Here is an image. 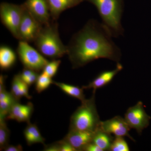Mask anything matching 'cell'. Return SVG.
I'll list each match as a JSON object with an SVG mask.
<instances>
[{"label":"cell","mask_w":151,"mask_h":151,"mask_svg":"<svg viewBox=\"0 0 151 151\" xmlns=\"http://www.w3.org/2000/svg\"><path fill=\"white\" fill-rule=\"evenodd\" d=\"M43 151H60L59 142L52 143L50 145H45L44 147Z\"/></svg>","instance_id":"4316f807"},{"label":"cell","mask_w":151,"mask_h":151,"mask_svg":"<svg viewBox=\"0 0 151 151\" xmlns=\"http://www.w3.org/2000/svg\"><path fill=\"white\" fill-rule=\"evenodd\" d=\"M123 68V65L120 63H117L115 69L101 72L89 84L82 86V88L84 89H92L93 92H96L97 89L104 87L109 84Z\"/></svg>","instance_id":"4fadbf2b"},{"label":"cell","mask_w":151,"mask_h":151,"mask_svg":"<svg viewBox=\"0 0 151 151\" xmlns=\"http://www.w3.org/2000/svg\"><path fill=\"white\" fill-rule=\"evenodd\" d=\"M24 132L26 141L29 146L36 143L45 144V139L41 134L39 129L35 124H32L30 122L27 123Z\"/></svg>","instance_id":"e0dca14e"},{"label":"cell","mask_w":151,"mask_h":151,"mask_svg":"<svg viewBox=\"0 0 151 151\" xmlns=\"http://www.w3.org/2000/svg\"><path fill=\"white\" fill-rule=\"evenodd\" d=\"M5 77L0 76V120H6L12 107L19 100L11 92L6 90L5 85Z\"/></svg>","instance_id":"7c38bea8"},{"label":"cell","mask_w":151,"mask_h":151,"mask_svg":"<svg viewBox=\"0 0 151 151\" xmlns=\"http://www.w3.org/2000/svg\"><path fill=\"white\" fill-rule=\"evenodd\" d=\"M25 6L2 2L0 5L1 21L15 38L19 40V31Z\"/></svg>","instance_id":"5b68a950"},{"label":"cell","mask_w":151,"mask_h":151,"mask_svg":"<svg viewBox=\"0 0 151 151\" xmlns=\"http://www.w3.org/2000/svg\"><path fill=\"white\" fill-rule=\"evenodd\" d=\"M51 18L58 19L60 14L68 9L78 6L84 0H47Z\"/></svg>","instance_id":"9a60e30c"},{"label":"cell","mask_w":151,"mask_h":151,"mask_svg":"<svg viewBox=\"0 0 151 151\" xmlns=\"http://www.w3.org/2000/svg\"><path fill=\"white\" fill-rule=\"evenodd\" d=\"M100 117L95 103V92L92 97L81 102L70 117L69 130L94 132L100 128Z\"/></svg>","instance_id":"277c9868"},{"label":"cell","mask_w":151,"mask_h":151,"mask_svg":"<svg viewBox=\"0 0 151 151\" xmlns=\"http://www.w3.org/2000/svg\"><path fill=\"white\" fill-rule=\"evenodd\" d=\"M94 132L79 130H69L63 138L76 151H82L87 145L92 142Z\"/></svg>","instance_id":"8fae6325"},{"label":"cell","mask_w":151,"mask_h":151,"mask_svg":"<svg viewBox=\"0 0 151 151\" xmlns=\"http://www.w3.org/2000/svg\"><path fill=\"white\" fill-rule=\"evenodd\" d=\"M103 23L90 19L72 36L67 53L73 68L83 67L96 60L106 58L119 63L122 52Z\"/></svg>","instance_id":"6da1fadb"},{"label":"cell","mask_w":151,"mask_h":151,"mask_svg":"<svg viewBox=\"0 0 151 151\" xmlns=\"http://www.w3.org/2000/svg\"><path fill=\"white\" fill-rule=\"evenodd\" d=\"M114 137L99 128L94 132L92 142L100 147L103 151H110Z\"/></svg>","instance_id":"ac0fdd59"},{"label":"cell","mask_w":151,"mask_h":151,"mask_svg":"<svg viewBox=\"0 0 151 151\" xmlns=\"http://www.w3.org/2000/svg\"><path fill=\"white\" fill-rule=\"evenodd\" d=\"M42 26L43 25L33 16L25 6L19 28V40L28 42L34 41Z\"/></svg>","instance_id":"ba28073f"},{"label":"cell","mask_w":151,"mask_h":151,"mask_svg":"<svg viewBox=\"0 0 151 151\" xmlns=\"http://www.w3.org/2000/svg\"><path fill=\"white\" fill-rule=\"evenodd\" d=\"M53 84L59 87L65 94L70 97L78 99L81 102H83L86 99L83 91L84 89L82 87L80 88L78 86L55 81H53Z\"/></svg>","instance_id":"d6986e66"},{"label":"cell","mask_w":151,"mask_h":151,"mask_svg":"<svg viewBox=\"0 0 151 151\" xmlns=\"http://www.w3.org/2000/svg\"><path fill=\"white\" fill-rule=\"evenodd\" d=\"M53 81L51 77L46 75L43 73L39 74L35 82V89L37 93H40L45 89H47Z\"/></svg>","instance_id":"ffe728a7"},{"label":"cell","mask_w":151,"mask_h":151,"mask_svg":"<svg viewBox=\"0 0 151 151\" xmlns=\"http://www.w3.org/2000/svg\"><path fill=\"white\" fill-rule=\"evenodd\" d=\"M59 144L60 151H76L70 144L63 139L58 141Z\"/></svg>","instance_id":"d4e9b609"},{"label":"cell","mask_w":151,"mask_h":151,"mask_svg":"<svg viewBox=\"0 0 151 151\" xmlns=\"http://www.w3.org/2000/svg\"><path fill=\"white\" fill-rule=\"evenodd\" d=\"M23 81L21 78L19 73L15 75L12 81L11 93L14 95V97L19 101L21 99L20 96V90Z\"/></svg>","instance_id":"cb8c5ba5"},{"label":"cell","mask_w":151,"mask_h":151,"mask_svg":"<svg viewBox=\"0 0 151 151\" xmlns=\"http://www.w3.org/2000/svg\"><path fill=\"white\" fill-rule=\"evenodd\" d=\"M83 151H103L100 147L94 143H89L83 149Z\"/></svg>","instance_id":"83f0119b"},{"label":"cell","mask_w":151,"mask_h":151,"mask_svg":"<svg viewBox=\"0 0 151 151\" xmlns=\"http://www.w3.org/2000/svg\"><path fill=\"white\" fill-rule=\"evenodd\" d=\"M97 8L103 24L113 37L123 35L124 29L121 23L124 12V0H84Z\"/></svg>","instance_id":"3957f363"},{"label":"cell","mask_w":151,"mask_h":151,"mask_svg":"<svg viewBox=\"0 0 151 151\" xmlns=\"http://www.w3.org/2000/svg\"><path fill=\"white\" fill-rule=\"evenodd\" d=\"M61 60L59 59L52 60L49 61L42 70V73L52 78L57 72Z\"/></svg>","instance_id":"7402d4cb"},{"label":"cell","mask_w":151,"mask_h":151,"mask_svg":"<svg viewBox=\"0 0 151 151\" xmlns=\"http://www.w3.org/2000/svg\"><path fill=\"white\" fill-rule=\"evenodd\" d=\"M124 119L131 129H134L141 134L143 130L148 127L151 118L146 113L143 103L139 101L128 108Z\"/></svg>","instance_id":"52a82bcc"},{"label":"cell","mask_w":151,"mask_h":151,"mask_svg":"<svg viewBox=\"0 0 151 151\" xmlns=\"http://www.w3.org/2000/svg\"><path fill=\"white\" fill-rule=\"evenodd\" d=\"M128 143L123 137H115L110 151H129Z\"/></svg>","instance_id":"603a6c76"},{"label":"cell","mask_w":151,"mask_h":151,"mask_svg":"<svg viewBox=\"0 0 151 151\" xmlns=\"http://www.w3.org/2000/svg\"><path fill=\"white\" fill-rule=\"evenodd\" d=\"M17 60L15 52L9 46L3 45L0 47V67L4 70L12 67Z\"/></svg>","instance_id":"2e32d148"},{"label":"cell","mask_w":151,"mask_h":151,"mask_svg":"<svg viewBox=\"0 0 151 151\" xmlns=\"http://www.w3.org/2000/svg\"><path fill=\"white\" fill-rule=\"evenodd\" d=\"M28 43L19 40L17 48V53L24 68L38 73L43 70L49 61L37 49L30 46Z\"/></svg>","instance_id":"8992f818"},{"label":"cell","mask_w":151,"mask_h":151,"mask_svg":"<svg viewBox=\"0 0 151 151\" xmlns=\"http://www.w3.org/2000/svg\"><path fill=\"white\" fill-rule=\"evenodd\" d=\"M38 76L39 74L38 73V72L35 71V72H34L32 75L29 76L26 79L24 80V81L29 86H30L32 84L35 83L36 81L37 80Z\"/></svg>","instance_id":"484cf974"},{"label":"cell","mask_w":151,"mask_h":151,"mask_svg":"<svg viewBox=\"0 0 151 151\" xmlns=\"http://www.w3.org/2000/svg\"><path fill=\"white\" fill-rule=\"evenodd\" d=\"M6 151H23V147L22 145H8L4 149Z\"/></svg>","instance_id":"f546056e"},{"label":"cell","mask_w":151,"mask_h":151,"mask_svg":"<svg viewBox=\"0 0 151 151\" xmlns=\"http://www.w3.org/2000/svg\"><path fill=\"white\" fill-rule=\"evenodd\" d=\"M100 128L106 133L113 134L115 137H127L132 141H135L129 133L131 128L125 119L121 116H115L107 121L101 122Z\"/></svg>","instance_id":"9c48e42d"},{"label":"cell","mask_w":151,"mask_h":151,"mask_svg":"<svg viewBox=\"0 0 151 151\" xmlns=\"http://www.w3.org/2000/svg\"><path fill=\"white\" fill-rule=\"evenodd\" d=\"M34 42L38 51L52 60L58 59L67 54V47L60 37L57 20L52 19L49 23L43 25Z\"/></svg>","instance_id":"7a4b0ae2"},{"label":"cell","mask_w":151,"mask_h":151,"mask_svg":"<svg viewBox=\"0 0 151 151\" xmlns=\"http://www.w3.org/2000/svg\"><path fill=\"white\" fill-rule=\"evenodd\" d=\"M6 120H0V150H4L9 145L10 130L6 123Z\"/></svg>","instance_id":"44dd1931"},{"label":"cell","mask_w":151,"mask_h":151,"mask_svg":"<svg viewBox=\"0 0 151 151\" xmlns=\"http://www.w3.org/2000/svg\"><path fill=\"white\" fill-rule=\"evenodd\" d=\"M34 111L32 103L29 102L27 105H22L17 102L13 106L6 120H14L19 122L29 123Z\"/></svg>","instance_id":"5bb4252c"},{"label":"cell","mask_w":151,"mask_h":151,"mask_svg":"<svg viewBox=\"0 0 151 151\" xmlns=\"http://www.w3.org/2000/svg\"><path fill=\"white\" fill-rule=\"evenodd\" d=\"M34 72H35L34 70L24 68V69L23 70L21 73H19V75L22 80L24 81L30 76L32 75Z\"/></svg>","instance_id":"f1b7e54d"},{"label":"cell","mask_w":151,"mask_h":151,"mask_svg":"<svg viewBox=\"0 0 151 151\" xmlns=\"http://www.w3.org/2000/svg\"><path fill=\"white\" fill-rule=\"evenodd\" d=\"M30 13L42 25L52 20L47 0H26L24 3Z\"/></svg>","instance_id":"30bf717a"}]
</instances>
